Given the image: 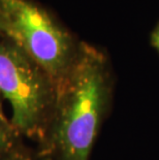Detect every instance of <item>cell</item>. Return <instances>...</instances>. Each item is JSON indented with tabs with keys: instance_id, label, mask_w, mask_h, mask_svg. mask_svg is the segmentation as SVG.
I'll list each match as a JSON object with an SVG mask.
<instances>
[{
	"instance_id": "6da1fadb",
	"label": "cell",
	"mask_w": 159,
	"mask_h": 160,
	"mask_svg": "<svg viewBox=\"0 0 159 160\" xmlns=\"http://www.w3.org/2000/svg\"><path fill=\"white\" fill-rule=\"evenodd\" d=\"M115 77L102 50L81 42L66 80L57 89L48 130L36 155L51 160H90L113 102Z\"/></svg>"
},
{
	"instance_id": "8992f818",
	"label": "cell",
	"mask_w": 159,
	"mask_h": 160,
	"mask_svg": "<svg viewBox=\"0 0 159 160\" xmlns=\"http://www.w3.org/2000/svg\"><path fill=\"white\" fill-rule=\"evenodd\" d=\"M151 45L153 46L159 53V23H158V25L155 27L153 32L151 33Z\"/></svg>"
},
{
	"instance_id": "ba28073f",
	"label": "cell",
	"mask_w": 159,
	"mask_h": 160,
	"mask_svg": "<svg viewBox=\"0 0 159 160\" xmlns=\"http://www.w3.org/2000/svg\"><path fill=\"white\" fill-rule=\"evenodd\" d=\"M35 160H51L49 158H47V157H43V156H39V155H36V158Z\"/></svg>"
},
{
	"instance_id": "7a4b0ae2",
	"label": "cell",
	"mask_w": 159,
	"mask_h": 160,
	"mask_svg": "<svg viewBox=\"0 0 159 160\" xmlns=\"http://www.w3.org/2000/svg\"><path fill=\"white\" fill-rule=\"evenodd\" d=\"M5 38L49 74L57 89L72 70L81 42L45 8L33 0H0Z\"/></svg>"
},
{
	"instance_id": "3957f363",
	"label": "cell",
	"mask_w": 159,
	"mask_h": 160,
	"mask_svg": "<svg viewBox=\"0 0 159 160\" xmlns=\"http://www.w3.org/2000/svg\"><path fill=\"white\" fill-rule=\"evenodd\" d=\"M0 94L11 103L12 124L37 144L48 130L57 99L49 74L5 37L0 38Z\"/></svg>"
},
{
	"instance_id": "277c9868",
	"label": "cell",
	"mask_w": 159,
	"mask_h": 160,
	"mask_svg": "<svg viewBox=\"0 0 159 160\" xmlns=\"http://www.w3.org/2000/svg\"><path fill=\"white\" fill-rule=\"evenodd\" d=\"M21 144V135L12 124L11 119L5 117L0 104V154Z\"/></svg>"
},
{
	"instance_id": "9c48e42d",
	"label": "cell",
	"mask_w": 159,
	"mask_h": 160,
	"mask_svg": "<svg viewBox=\"0 0 159 160\" xmlns=\"http://www.w3.org/2000/svg\"><path fill=\"white\" fill-rule=\"evenodd\" d=\"M0 104H1V102H0Z\"/></svg>"
},
{
	"instance_id": "52a82bcc",
	"label": "cell",
	"mask_w": 159,
	"mask_h": 160,
	"mask_svg": "<svg viewBox=\"0 0 159 160\" xmlns=\"http://www.w3.org/2000/svg\"><path fill=\"white\" fill-rule=\"evenodd\" d=\"M1 37H5V21L1 9V5H0V38Z\"/></svg>"
},
{
	"instance_id": "5b68a950",
	"label": "cell",
	"mask_w": 159,
	"mask_h": 160,
	"mask_svg": "<svg viewBox=\"0 0 159 160\" xmlns=\"http://www.w3.org/2000/svg\"><path fill=\"white\" fill-rule=\"evenodd\" d=\"M0 160H35V158L20 144L12 150L0 154Z\"/></svg>"
}]
</instances>
